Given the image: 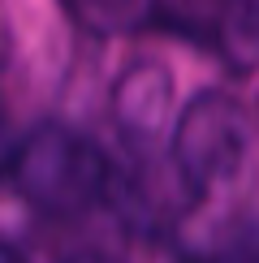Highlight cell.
<instances>
[{
    "mask_svg": "<svg viewBox=\"0 0 259 263\" xmlns=\"http://www.w3.org/2000/svg\"><path fill=\"white\" fill-rule=\"evenodd\" d=\"M9 181L43 216H82L91 207L108 203V194H113V164L78 129L35 125L13 147Z\"/></svg>",
    "mask_w": 259,
    "mask_h": 263,
    "instance_id": "1",
    "label": "cell"
},
{
    "mask_svg": "<svg viewBox=\"0 0 259 263\" xmlns=\"http://www.w3.org/2000/svg\"><path fill=\"white\" fill-rule=\"evenodd\" d=\"M251 117L225 91H203L186 104L173 129V168L190 194H212L237 185L251 168Z\"/></svg>",
    "mask_w": 259,
    "mask_h": 263,
    "instance_id": "2",
    "label": "cell"
},
{
    "mask_svg": "<svg viewBox=\"0 0 259 263\" xmlns=\"http://www.w3.org/2000/svg\"><path fill=\"white\" fill-rule=\"evenodd\" d=\"M117 108H121L130 129H156L164 121V108H169V73L160 65H138L121 82Z\"/></svg>",
    "mask_w": 259,
    "mask_h": 263,
    "instance_id": "3",
    "label": "cell"
},
{
    "mask_svg": "<svg viewBox=\"0 0 259 263\" xmlns=\"http://www.w3.org/2000/svg\"><path fill=\"white\" fill-rule=\"evenodd\" d=\"M194 263H259V220L225 229Z\"/></svg>",
    "mask_w": 259,
    "mask_h": 263,
    "instance_id": "4",
    "label": "cell"
},
{
    "mask_svg": "<svg viewBox=\"0 0 259 263\" xmlns=\"http://www.w3.org/2000/svg\"><path fill=\"white\" fill-rule=\"evenodd\" d=\"M134 13V0H86V17H117V26H125L121 17Z\"/></svg>",
    "mask_w": 259,
    "mask_h": 263,
    "instance_id": "5",
    "label": "cell"
},
{
    "mask_svg": "<svg viewBox=\"0 0 259 263\" xmlns=\"http://www.w3.org/2000/svg\"><path fill=\"white\" fill-rule=\"evenodd\" d=\"M13 147H17V138H13V129H9L5 108H0V181L9 177V164H13Z\"/></svg>",
    "mask_w": 259,
    "mask_h": 263,
    "instance_id": "6",
    "label": "cell"
},
{
    "mask_svg": "<svg viewBox=\"0 0 259 263\" xmlns=\"http://www.w3.org/2000/svg\"><path fill=\"white\" fill-rule=\"evenodd\" d=\"M65 263H121V259H113L108 250H73Z\"/></svg>",
    "mask_w": 259,
    "mask_h": 263,
    "instance_id": "7",
    "label": "cell"
},
{
    "mask_svg": "<svg viewBox=\"0 0 259 263\" xmlns=\"http://www.w3.org/2000/svg\"><path fill=\"white\" fill-rule=\"evenodd\" d=\"M242 22H246V30H251V35L259 39V0H251V5H246V13H242Z\"/></svg>",
    "mask_w": 259,
    "mask_h": 263,
    "instance_id": "8",
    "label": "cell"
},
{
    "mask_svg": "<svg viewBox=\"0 0 259 263\" xmlns=\"http://www.w3.org/2000/svg\"><path fill=\"white\" fill-rule=\"evenodd\" d=\"M0 263H26V255H22L17 246H9L5 237H0Z\"/></svg>",
    "mask_w": 259,
    "mask_h": 263,
    "instance_id": "9",
    "label": "cell"
}]
</instances>
